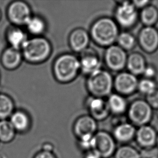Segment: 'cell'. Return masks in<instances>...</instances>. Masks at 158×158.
<instances>
[{
    "instance_id": "33",
    "label": "cell",
    "mask_w": 158,
    "mask_h": 158,
    "mask_svg": "<svg viewBox=\"0 0 158 158\" xmlns=\"http://www.w3.org/2000/svg\"><path fill=\"white\" fill-rule=\"evenodd\" d=\"M157 75L156 68L152 65H148L143 73V78L148 79H154Z\"/></svg>"
},
{
    "instance_id": "13",
    "label": "cell",
    "mask_w": 158,
    "mask_h": 158,
    "mask_svg": "<svg viewBox=\"0 0 158 158\" xmlns=\"http://www.w3.org/2000/svg\"><path fill=\"white\" fill-rule=\"evenodd\" d=\"M158 131L150 124L140 126L137 129L135 139L141 148L156 146Z\"/></svg>"
},
{
    "instance_id": "25",
    "label": "cell",
    "mask_w": 158,
    "mask_h": 158,
    "mask_svg": "<svg viewBox=\"0 0 158 158\" xmlns=\"http://www.w3.org/2000/svg\"><path fill=\"white\" fill-rule=\"evenodd\" d=\"M16 132L8 119L0 120V142L10 143L15 139Z\"/></svg>"
},
{
    "instance_id": "23",
    "label": "cell",
    "mask_w": 158,
    "mask_h": 158,
    "mask_svg": "<svg viewBox=\"0 0 158 158\" xmlns=\"http://www.w3.org/2000/svg\"><path fill=\"white\" fill-rule=\"evenodd\" d=\"M110 112L115 114H122L127 111L128 105L126 99L118 94H110L107 101Z\"/></svg>"
},
{
    "instance_id": "38",
    "label": "cell",
    "mask_w": 158,
    "mask_h": 158,
    "mask_svg": "<svg viewBox=\"0 0 158 158\" xmlns=\"http://www.w3.org/2000/svg\"><path fill=\"white\" fill-rule=\"evenodd\" d=\"M1 17H2V14H1V12L0 11V19H1Z\"/></svg>"
},
{
    "instance_id": "8",
    "label": "cell",
    "mask_w": 158,
    "mask_h": 158,
    "mask_svg": "<svg viewBox=\"0 0 158 158\" xmlns=\"http://www.w3.org/2000/svg\"><path fill=\"white\" fill-rule=\"evenodd\" d=\"M128 56L126 51L118 45L107 48L104 54V60L107 68L113 71H120L126 66Z\"/></svg>"
},
{
    "instance_id": "10",
    "label": "cell",
    "mask_w": 158,
    "mask_h": 158,
    "mask_svg": "<svg viewBox=\"0 0 158 158\" xmlns=\"http://www.w3.org/2000/svg\"><path fill=\"white\" fill-rule=\"evenodd\" d=\"M138 82L136 76L129 72H122L113 79V88L118 94L128 96L137 91Z\"/></svg>"
},
{
    "instance_id": "3",
    "label": "cell",
    "mask_w": 158,
    "mask_h": 158,
    "mask_svg": "<svg viewBox=\"0 0 158 158\" xmlns=\"http://www.w3.org/2000/svg\"><path fill=\"white\" fill-rule=\"evenodd\" d=\"M80 70L79 59L70 53L60 56L53 63V75L58 81L62 83L73 81Z\"/></svg>"
},
{
    "instance_id": "34",
    "label": "cell",
    "mask_w": 158,
    "mask_h": 158,
    "mask_svg": "<svg viewBox=\"0 0 158 158\" xmlns=\"http://www.w3.org/2000/svg\"><path fill=\"white\" fill-rule=\"evenodd\" d=\"M133 4L134 5V6L136 8L137 10L140 9L141 10L142 9L145 8V6H148V4H151V1H146V0H142V1H132Z\"/></svg>"
},
{
    "instance_id": "31",
    "label": "cell",
    "mask_w": 158,
    "mask_h": 158,
    "mask_svg": "<svg viewBox=\"0 0 158 158\" xmlns=\"http://www.w3.org/2000/svg\"><path fill=\"white\" fill-rule=\"evenodd\" d=\"M94 135H87L79 139V143L81 147L84 150H88V151L92 150L94 145Z\"/></svg>"
},
{
    "instance_id": "17",
    "label": "cell",
    "mask_w": 158,
    "mask_h": 158,
    "mask_svg": "<svg viewBox=\"0 0 158 158\" xmlns=\"http://www.w3.org/2000/svg\"><path fill=\"white\" fill-rule=\"evenodd\" d=\"M23 59L21 50L9 47L2 52L1 62L4 68L13 70L19 67Z\"/></svg>"
},
{
    "instance_id": "9",
    "label": "cell",
    "mask_w": 158,
    "mask_h": 158,
    "mask_svg": "<svg viewBox=\"0 0 158 158\" xmlns=\"http://www.w3.org/2000/svg\"><path fill=\"white\" fill-rule=\"evenodd\" d=\"M102 158H109L114 154L115 143L113 137L108 133L99 131L94 137L92 150Z\"/></svg>"
},
{
    "instance_id": "30",
    "label": "cell",
    "mask_w": 158,
    "mask_h": 158,
    "mask_svg": "<svg viewBox=\"0 0 158 158\" xmlns=\"http://www.w3.org/2000/svg\"><path fill=\"white\" fill-rule=\"evenodd\" d=\"M139 152L140 158H158V148L156 146L141 148Z\"/></svg>"
},
{
    "instance_id": "15",
    "label": "cell",
    "mask_w": 158,
    "mask_h": 158,
    "mask_svg": "<svg viewBox=\"0 0 158 158\" xmlns=\"http://www.w3.org/2000/svg\"><path fill=\"white\" fill-rule=\"evenodd\" d=\"M97 125L96 120L91 115H83L75 122L73 130L79 139L87 135H93L96 133Z\"/></svg>"
},
{
    "instance_id": "35",
    "label": "cell",
    "mask_w": 158,
    "mask_h": 158,
    "mask_svg": "<svg viewBox=\"0 0 158 158\" xmlns=\"http://www.w3.org/2000/svg\"><path fill=\"white\" fill-rule=\"evenodd\" d=\"M34 158H56L55 155L51 151L43 150L39 152L35 156Z\"/></svg>"
},
{
    "instance_id": "36",
    "label": "cell",
    "mask_w": 158,
    "mask_h": 158,
    "mask_svg": "<svg viewBox=\"0 0 158 158\" xmlns=\"http://www.w3.org/2000/svg\"><path fill=\"white\" fill-rule=\"evenodd\" d=\"M84 158H102L101 156H99L98 154L96 152H94L93 150L89 151L88 153H86Z\"/></svg>"
},
{
    "instance_id": "26",
    "label": "cell",
    "mask_w": 158,
    "mask_h": 158,
    "mask_svg": "<svg viewBox=\"0 0 158 158\" xmlns=\"http://www.w3.org/2000/svg\"><path fill=\"white\" fill-rule=\"evenodd\" d=\"M30 34L39 36L45 31L46 25L44 21L41 17L32 16L26 24Z\"/></svg>"
},
{
    "instance_id": "37",
    "label": "cell",
    "mask_w": 158,
    "mask_h": 158,
    "mask_svg": "<svg viewBox=\"0 0 158 158\" xmlns=\"http://www.w3.org/2000/svg\"><path fill=\"white\" fill-rule=\"evenodd\" d=\"M156 146L158 148V135H157V138H156Z\"/></svg>"
},
{
    "instance_id": "29",
    "label": "cell",
    "mask_w": 158,
    "mask_h": 158,
    "mask_svg": "<svg viewBox=\"0 0 158 158\" xmlns=\"http://www.w3.org/2000/svg\"><path fill=\"white\" fill-rule=\"evenodd\" d=\"M114 158H140V152L131 146H123L114 153Z\"/></svg>"
},
{
    "instance_id": "21",
    "label": "cell",
    "mask_w": 158,
    "mask_h": 158,
    "mask_svg": "<svg viewBox=\"0 0 158 158\" xmlns=\"http://www.w3.org/2000/svg\"><path fill=\"white\" fill-rule=\"evenodd\" d=\"M137 129L131 123H124L118 125L113 131L114 137L120 143H128L135 138Z\"/></svg>"
},
{
    "instance_id": "5",
    "label": "cell",
    "mask_w": 158,
    "mask_h": 158,
    "mask_svg": "<svg viewBox=\"0 0 158 158\" xmlns=\"http://www.w3.org/2000/svg\"><path fill=\"white\" fill-rule=\"evenodd\" d=\"M127 111L131 123L138 127L150 124L153 117V110L146 100L141 99L133 101Z\"/></svg>"
},
{
    "instance_id": "32",
    "label": "cell",
    "mask_w": 158,
    "mask_h": 158,
    "mask_svg": "<svg viewBox=\"0 0 158 158\" xmlns=\"http://www.w3.org/2000/svg\"><path fill=\"white\" fill-rule=\"evenodd\" d=\"M146 101L153 110L158 109V89L152 94L146 97Z\"/></svg>"
},
{
    "instance_id": "11",
    "label": "cell",
    "mask_w": 158,
    "mask_h": 158,
    "mask_svg": "<svg viewBox=\"0 0 158 158\" xmlns=\"http://www.w3.org/2000/svg\"><path fill=\"white\" fill-rule=\"evenodd\" d=\"M137 42L141 49L148 53L158 50V30L155 27H143L140 30Z\"/></svg>"
},
{
    "instance_id": "24",
    "label": "cell",
    "mask_w": 158,
    "mask_h": 158,
    "mask_svg": "<svg viewBox=\"0 0 158 158\" xmlns=\"http://www.w3.org/2000/svg\"><path fill=\"white\" fill-rule=\"evenodd\" d=\"M15 111V104L8 95L0 94V120L8 119Z\"/></svg>"
},
{
    "instance_id": "20",
    "label": "cell",
    "mask_w": 158,
    "mask_h": 158,
    "mask_svg": "<svg viewBox=\"0 0 158 158\" xmlns=\"http://www.w3.org/2000/svg\"><path fill=\"white\" fill-rule=\"evenodd\" d=\"M9 120L17 133L26 132L30 127V117L24 111H14Z\"/></svg>"
},
{
    "instance_id": "16",
    "label": "cell",
    "mask_w": 158,
    "mask_h": 158,
    "mask_svg": "<svg viewBox=\"0 0 158 158\" xmlns=\"http://www.w3.org/2000/svg\"><path fill=\"white\" fill-rule=\"evenodd\" d=\"M90 35L85 29L77 28L71 32L69 43L73 51L81 53L88 48Z\"/></svg>"
},
{
    "instance_id": "14",
    "label": "cell",
    "mask_w": 158,
    "mask_h": 158,
    "mask_svg": "<svg viewBox=\"0 0 158 158\" xmlns=\"http://www.w3.org/2000/svg\"><path fill=\"white\" fill-rule=\"evenodd\" d=\"M86 104L91 116L96 120L104 119L110 112L107 102L103 98L90 97L87 99Z\"/></svg>"
},
{
    "instance_id": "22",
    "label": "cell",
    "mask_w": 158,
    "mask_h": 158,
    "mask_svg": "<svg viewBox=\"0 0 158 158\" xmlns=\"http://www.w3.org/2000/svg\"><path fill=\"white\" fill-rule=\"evenodd\" d=\"M139 19L144 27H154L158 22V9L151 4L141 9Z\"/></svg>"
},
{
    "instance_id": "7",
    "label": "cell",
    "mask_w": 158,
    "mask_h": 158,
    "mask_svg": "<svg viewBox=\"0 0 158 158\" xmlns=\"http://www.w3.org/2000/svg\"><path fill=\"white\" fill-rule=\"evenodd\" d=\"M7 16L14 26H26L31 16L30 6L26 2L15 1L11 2L7 8Z\"/></svg>"
},
{
    "instance_id": "4",
    "label": "cell",
    "mask_w": 158,
    "mask_h": 158,
    "mask_svg": "<svg viewBox=\"0 0 158 158\" xmlns=\"http://www.w3.org/2000/svg\"><path fill=\"white\" fill-rule=\"evenodd\" d=\"M86 87L92 96L104 98L110 96L113 89V77L107 71L101 69L89 75Z\"/></svg>"
},
{
    "instance_id": "27",
    "label": "cell",
    "mask_w": 158,
    "mask_h": 158,
    "mask_svg": "<svg viewBox=\"0 0 158 158\" xmlns=\"http://www.w3.org/2000/svg\"><path fill=\"white\" fill-rule=\"evenodd\" d=\"M117 42L118 46L126 52L132 50L135 48L137 44V40L132 34L124 31L119 33Z\"/></svg>"
},
{
    "instance_id": "12",
    "label": "cell",
    "mask_w": 158,
    "mask_h": 158,
    "mask_svg": "<svg viewBox=\"0 0 158 158\" xmlns=\"http://www.w3.org/2000/svg\"><path fill=\"white\" fill-rule=\"evenodd\" d=\"M79 60L81 71L88 76L101 69L99 56L94 50L89 48L81 53Z\"/></svg>"
},
{
    "instance_id": "19",
    "label": "cell",
    "mask_w": 158,
    "mask_h": 158,
    "mask_svg": "<svg viewBox=\"0 0 158 158\" xmlns=\"http://www.w3.org/2000/svg\"><path fill=\"white\" fill-rule=\"evenodd\" d=\"M6 41L9 47L18 49H21L24 43L28 40L27 35L19 27L13 26L7 30L6 32Z\"/></svg>"
},
{
    "instance_id": "2",
    "label": "cell",
    "mask_w": 158,
    "mask_h": 158,
    "mask_svg": "<svg viewBox=\"0 0 158 158\" xmlns=\"http://www.w3.org/2000/svg\"><path fill=\"white\" fill-rule=\"evenodd\" d=\"M23 59L30 63H40L49 57L52 53L51 44L42 37L28 39L22 47Z\"/></svg>"
},
{
    "instance_id": "1",
    "label": "cell",
    "mask_w": 158,
    "mask_h": 158,
    "mask_svg": "<svg viewBox=\"0 0 158 158\" xmlns=\"http://www.w3.org/2000/svg\"><path fill=\"white\" fill-rule=\"evenodd\" d=\"M119 34L118 25L115 20L107 17L97 19L90 29V37L97 44L104 47L113 45Z\"/></svg>"
},
{
    "instance_id": "28",
    "label": "cell",
    "mask_w": 158,
    "mask_h": 158,
    "mask_svg": "<svg viewBox=\"0 0 158 158\" xmlns=\"http://www.w3.org/2000/svg\"><path fill=\"white\" fill-rule=\"evenodd\" d=\"M158 85L154 79L143 78L139 81L137 91L145 97L148 96L158 89Z\"/></svg>"
},
{
    "instance_id": "18",
    "label": "cell",
    "mask_w": 158,
    "mask_h": 158,
    "mask_svg": "<svg viewBox=\"0 0 158 158\" xmlns=\"http://www.w3.org/2000/svg\"><path fill=\"white\" fill-rule=\"evenodd\" d=\"M147 65L145 58L141 53L133 52L128 56L126 67L133 75L136 76L143 75Z\"/></svg>"
},
{
    "instance_id": "6",
    "label": "cell",
    "mask_w": 158,
    "mask_h": 158,
    "mask_svg": "<svg viewBox=\"0 0 158 158\" xmlns=\"http://www.w3.org/2000/svg\"><path fill=\"white\" fill-rule=\"evenodd\" d=\"M114 16L115 21L118 26L124 28H131L138 21L139 13L132 2L123 1L118 5Z\"/></svg>"
},
{
    "instance_id": "39",
    "label": "cell",
    "mask_w": 158,
    "mask_h": 158,
    "mask_svg": "<svg viewBox=\"0 0 158 158\" xmlns=\"http://www.w3.org/2000/svg\"><path fill=\"white\" fill-rule=\"evenodd\" d=\"M156 114H157V117L158 118V109L156 110Z\"/></svg>"
}]
</instances>
